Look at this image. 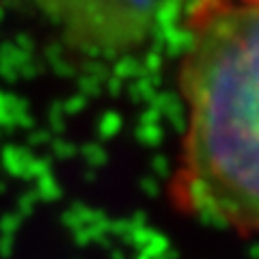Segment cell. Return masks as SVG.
<instances>
[{"mask_svg":"<svg viewBox=\"0 0 259 259\" xmlns=\"http://www.w3.org/2000/svg\"><path fill=\"white\" fill-rule=\"evenodd\" d=\"M186 32L173 201L203 223L259 236V3L197 0Z\"/></svg>","mask_w":259,"mask_h":259,"instance_id":"obj_1","label":"cell"},{"mask_svg":"<svg viewBox=\"0 0 259 259\" xmlns=\"http://www.w3.org/2000/svg\"><path fill=\"white\" fill-rule=\"evenodd\" d=\"M71 48L121 56L151 39L166 0H32Z\"/></svg>","mask_w":259,"mask_h":259,"instance_id":"obj_2","label":"cell"},{"mask_svg":"<svg viewBox=\"0 0 259 259\" xmlns=\"http://www.w3.org/2000/svg\"><path fill=\"white\" fill-rule=\"evenodd\" d=\"M253 3H259V0H253Z\"/></svg>","mask_w":259,"mask_h":259,"instance_id":"obj_3","label":"cell"}]
</instances>
